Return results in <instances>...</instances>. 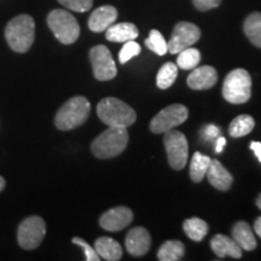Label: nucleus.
I'll return each instance as SVG.
<instances>
[{
  "instance_id": "f257e3e1",
  "label": "nucleus",
  "mask_w": 261,
  "mask_h": 261,
  "mask_svg": "<svg viewBox=\"0 0 261 261\" xmlns=\"http://www.w3.org/2000/svg\"><path fill=\"white\" fill-rule=\"evenodd\" d=\"M5 38L12 51L24 54L35 39V22L32 16L18 15L6 24Z\"/></svg>"
},
{
  "instance_id": "f03ea898",
  "label": "nucleus",
  "mask_w": 261,
  "mask_h": 261,
  "mask_svg": "<svg viewBox=\"0 0 261 261\" xmlns=\"http://www.w3.org/2000/svg\"><path fill=\"white\" fill-rule=\"evenodd\" d=\"M97 115L108 127L128 128L135 123L137 114L132 107L114 97H107L97 106Z\"/></svg>"
},
{
  "instance_id": "7ed1b4c3",
  "label": "nucleus",
  "mask_w": 261,
  "mask_h": 261,
  "mask_svg": "<svg viewBox=\"0 0 261 261\" xmlns=\"http://www.w3.org/2000/svg\"><path fill=\"white\" fill-rule=\"evenodd\" d=\"M128 144V132L123 127H108L92 142L91 150L98 159H113L122 154Z\"/></svg>"
},
{
  "instance_id": "20e7f679",
  "label": "nucleus",
  "mask_w": 261,
  "mask_h": 261,
  "mask_svg": "<svg viewBox=\"0 0 261 261\" xmlns=\"http://www.w3.org/2000/svg\"><path fill=\"white\" fill-rule=\"evenodd\" d=\"M91 112V104L87 98L76 96L65 102L55 117V125L61 130H71L84 125Z\"/></svg>"
},
{
  "instance_id": "39448f33",
  "label": "nucleus",
  "mask_w": 261,
  "mask_h": 261,
  "mask_svg": "<svg viewBox=\"0 0 261 261\" xmlns=\"http://www.w3.org/2000/svg\"><path fill=\"white\" fill-rule=\"evenodd\" d=\"M252 96V77L244 69H234L227 74L223 84V97L232 104L247 103Z\"/></svg>"
},
{
  "instance_id": "423d86ee",
  "label": "nucleus",
  "mask_w": 261,
  "mask_h": 261,
  "mask_svg": "<svg viewBox=\"0 0 261 261\" xmlns=\"http://www.w3.org/2000/svg\"><path fill=\"white\" fill-rule=\"evenodd\" d=\"M47 24L58 41L64 45L74 44L80 35V25L76 18L65 10H52L47 16Z\"/></svg>"
},
{
  "instance_id": "0eeeda50",
  "label": "nucleus",
  "mask_w": 261,
  "mask_h": 261,
  "mask_svg": "<svg viewBox=\"0 0 261 261\" xmlns=\"http://www.w3.org/2000/svg\"><path fill=\"white\" fill-rule=\"evenodd\" d=\"M46 234V224L40 217H28L19 224L17 230V242L25 250L35 249L40 246Z\"/></svg>"
},
{
  "instance_id": "6e6552de",
  "label": "nucleus",
  "mask_w": 261,
  "mask_h": 261,
  "mask_svg": "<svg viewBox=\"0 0 261 261\" xmlns=\"http://www.w3.org/2000/svg\"><path fill=\"white\" fill-rule=\"evenodd\" d=\"M168 162L173 169L180 171L187 166L189 156V144L187 137L179 130H167L163 137Z\"/></svg>"
},
{
  "instance_id": "1a4fd4ad",
  "label": "nucleus",
  "mask_w": 261,
  "mask_h": 261,
  "mask_svg": "<svg viewBox=\"0 0 261 261\" xmlns=\"http://www.w3.org/2000/svg\"><path fill=\"white\" fill-rule=\"evenodd\" d=\"M189 117L188 108L182 104H172L165 109H162L158 115L150 122L151 132L160 135L167 130L174 129L181 123H184Z\"/></svg>"
},
{
  "instance_id": "9d476101",
  "label": "nucleus",
  "mask_w": 261,
  "mask_h": 261,
  "mask_svg": "<svg viewBox=\"0 0 261 261\" xmlns=\"http://www.w3.org/2000/svg\"><path fill=\"white\" fill-rule=\"evenodd\" d=\"M90 61L93 75L99 81H109L116 76L117 69L112 52L104 45H97L91 48Z\"/></svg>"
},
{
  "instance_id": "9b49d317",
  "label": "nucleus",
  "mask_w": 261,
  "mask_h": 261,
  "mask_svg": "<svg viewBox=\"0 0 261 261\" xmlns=\"http://www.w3.org/2000/svg\"><path fill=\"white\" fill-rule=\"evenodd\" d=\"M201 38V31L197 25L190 22H179L173 29L172 37L167 42L168 52L177 55L185 48L191 47Z\"/></svg>"
},
{
  "instance_id": "f8f14e48",
  "label": "nucleus",
  "mask_w": 261,
  "mask_h": 261,
  "mask_svg": "<svg viewBox=\"0 0 261 261\" xmlns=\"http://www.w3.org/2000/svg\"><path fill=\"white\" fill-rule=\"evenodd\" d=\"M133 220V212L128 207H115L99 218V225L104 230L116 232L128 226Z\"/></svg>"
},
{
  "instance_id": "ddd939ff",
  "label": "nucleus",
  "mask_w": 261,
  "mask_h": 261,
  "mask_svg": "<svg viewBox=\"0 0 261 261\" xmlns=\"http://www.w3.org/2000/svg\"><path fill=\"white\" fill-rule=\"evenodd\" d=\"M126 249L130 255L133 256H143L148 253L151 246V236L149 231L142 226L133 227L132 230L127 233Z\"/></svg>"
},
{
  "instance_id": "4468645a",
  "label": "nucleus",
  "mask_w": 261,
  "mask_h": 261,
  "mask_svg": "<svg viewBox=\"0 0 261 261\" xmlns=\"http://www.w3.org/2000/svg\"><path fill=\"white\" fill-rule=\"evenodd\" d=\"M218 81V73L211 65H202L192 69L188 77V85L192 90H208L213 87Z\"/></svg>"
},
{
  "instance_id": "2eb2a0df",
  "label": "nucleus",
  "mask_w": 261,
  "mask_h": 261,
  "mask_svg": "<svg viewBox=\"0 0 261 261\" xmlns=\"http://www.w3.org/2000/svg\"><path fill=\"white\" fill-rule=\"evenodd\" d=\"M117 10L112 5H103L94 10L89 18V28L94 33L106 32L110 25L115 23Z\"/></svg>"
},
{
  "instance_id": "dca6fc26",
  "label": "nucleus",
  "mask_w": 261,
  "mask_h": 261,
  "mask_svg": "<svg viewBox=\"0 0 261 261\" xmlns=\"http://www.w3.org/2000/svg\"><path fill=\"white\" fill-rule=\"evenodd\" d=\"M205 174L212 187L220 191H227L232 185L233 177L218 160H211L210 167Z\"/></svg>"
},
{
  "instance_id": "f3484780",
  "label": "nucleus",
  "mask_w": 261,
  "mask_h": 261,
  "mask_svg": "<svg viewBox=\"0 0 261 261\" xmlns=\"http://www.w3.org/2000/svg\"><path fill=\"white\" fill-rule=\"evenodd\" d=\"M211 247L215 255L219 257L231 256L234 259H241L242 256V248L234 242L233 238L225 236V234H217L212 238Z\"/></svg>"
},
{
  "instance_id": "a211bd4d",
  "label": "nucleus",
  "mask_w": 261,
  "mask_h": 261,
  "mask_svg": "<svg viewBox=\"0 0 261 261\" xmlns=\"http://www.w3.org/2000/svg\"><path fill=\"white\" fill-rule=\"evenodd\" d=\"M139 32L136 24L129 22L112 24L106 31L107 40L112 42H126L138 38Z\"/></svg>"
},
{
  "instance_id": "6ab92c4d",
  "label": "nucleus",
  "mask_w": 261,
  "mask_h": 261,
  "mask_svg": "<svg viewBox=\"0 0 261 261\" xmlns=\"http://www.w3.org/2000/svg\"><path fill=\"white\" fill-rule=\"evenodd\" d=\"M94 249L100 259L107 261H117L122 257V248L119 242L110 237H99L94 242Z\"/></svg>"
},
{
  "instance_id": "aec40b11",
  "label": "nucleus",
  "mask_w": 261,
  "mask_h": 261,
  "mask_svg": "<svg viewBox=\"0 0 261 261\" xmlns=\"http://www.w3.org/2000/svg\"><path fill=\"white\" fill-rule=\"evenodd\" d=\"M232 238L238 246L244 250H248V252L256 248V240L254 237L252 227L246 221H238L233 225Z\"/></svg>"
},
{
  "instance_id": "412c9836",
  "label": "nucleus",
  "mask_w": 261,
  "mask_h": 261,
  "mask_svg": "<svg viewBox=\"0 0 261 261\" xmlns=\"http://www.w3.org/2000/svg\"><path fill=\"white\" fill-rule=\"evenodd\" d=\"M185 254V247L180 241H167L160 247L158 259L160 261H179Z\"/></svg>"
},
{
  "instance_id": "4be33fe9",
  "label": "nucleus",
  "mask_w": 261,
  "mask_h": 261,
  "mask_svg": "<svg viewBox=\"0 0 261 261\" xmlns=\"http://www.w3.org/2000/svg\"><path fill=\"white\" fill-rule=\"evenodd\" d=\"M244 33L252 44L261 48V14L253 12L244 21Z\"/></svg>"
},
{
  "instance_id": "5701e85b",
  "label": "nucleus",
  "mask_w": 261,
  "mask_h": 261,
  "mask_svg": "<svg viewBox=\"0 0 261 261\" xmlns=\"http://www.w3.org/2000/svg\"><path fill=\"white\" fill-rule=\"evenodd\" d=\"M182 228L190 240L195 241V242H201L207 236L210 227H208V224L200 218H190V219L184 221Z\"/></svg>"
},
{
  "instance_id": "b1692460",
  "label": "nucleus",
  "mask_w": 261,
  "mask_h": 261,
  "mask_svg": "<svg viewBox=\"0 0 261 261\" xmlns=\"http://www.w3.org/2000/svg\"><path fill=\"white\" fill-rule=\"evenodd\" d=\"M254 126H255V121L250 115H240L231 121L230 127H228V133L233 138H241L249 135L252 132Z\"/></svg>"
},
{
  "instance_id": "393cba45",
  "label": "nucleus",
  "mask_w": 261,
  "mask_h": 261,
  "mask_svg": "<svg viewBox=\"0 0 261 261\" xmlns=\"http://www.w3.org/2000/svg\"><path fill=\"white\" fill-rule=\"evenodd\" d=\"M211 158L201 152H195L190 162V177L194 182H200L205 177V173L210 167Z\"/></svg>"
},
{
  "instance_id": "a878e982",
  "label": "nucleus",
  "mask_w": 261,
  "mask_h": 261,
  "mask_svg": "<svg viewBox=\"0 0 261 261\" xmlns=\"http://www.w3.org/2000/svg\"><path fill=\"white\" fill-rule=\"evenodd\" d=\"M178 76V65L172 62H167L160 68L158 75H156V85L159 89L167 90L174 84Z\"/></svg>"
},
{
  "instance_id": "bb28decb",
  "label": "nucleus",
  "mask_w": 261,
  "mask_h": 261,
  "mask_svg": "<svg viewBox=\"0 0 261 261\" xmlns=\"http://www.w3.org/2000/svg\"><path fill=\"white\" fill-rule=\"evenodd\" d=\"M201 61V52L197 48L188 47L178 54L177 65L180 69L192 70Z\"/></svg>"
},
{
  "instance_id": "cd10ccee",
  "label": "nucleus",
  "mask_w": 261,
  "mask_h": 261,
  "mask_svg": "<svg viewBox=\"0 0 261 261\" xmlns=\"http://www.w3.org/2000/svg\"><path fill=\"white\" fill-rule=\"evenodd\" d=\"M145 45L149 50L158 54L159 56H163V55L167 54L168 51L167 41L163 38L161 33L156 31V29H152V31L150 32L148 39L145 40Z\"/></svg>"
},
{
  "instance_id": "c85d7f7f",
  "label": "nucleus",
  "mask_w": 261,
  "mask_h": 261,
  "mask_svg": "<svg viewBox=\"0 0 261 261\" xmlns=\"http://www.w3.org/2000/svg\"><path fill=\"white\" fill-rule=\"evenodd\" d=\"M140 51H142V47H140V45L138 42H136L135 40H129V41H126L125 45H123L121 51H120L119 54V61L120 63L125 64L127 62L132 60L133 57L138 56L140 54Z\"/></svg>"
},
{
  "instance_id": "c756f323",
  "label": "nucleus",
  "mask_w": 261,
  "mask_h": 261,
  "mask_svg": "<svg viewBox=\"0 0 261 261\" xmlns=\"http://www.w3.org/2000/svg\"><path fill=\"white\" fill-rule=\"evenodd\" d=\"M64 8L76 12H86L92 8L93 0H58Z\"/></svg>"
},
{
  "instance_id": "7c9ffc66",
  "label": "nucleus",
  "mask_w": 261,
  "mask_h": 261,
  "mask_svg": "<svg viewBox=\"0 0 261 261\" xmlns=\"http://www.w3.org/2000/svg\"><path fill=\"white\" fill-rule=\"evenodd\" d=\"M73 243L77 244V246H79L81 249L84 250L85 257H86L87 261H99L100 260V256L98 255L96 249H94L93 247H91L90 244L86 242V241L83 240V238L74 237L73 238Z\"/></svg>"
},
{
  "instance_id": "2f4dec72",
  "label": "nucleus",
  "mask_w": 261,
  "mask_h": 261,
  "mask_svg": "<svg viewBox=\"0 0 261 261\" xmlns=\"http://www.w3.org/2000/svg\"><path fill=\"white\" fill-rule=\"evenodd\" d=\"M195 8L200 11H208V10L218 8L221 4V0H192Z\"/></svg>"
},
{
  "instance_id": "473e14b6",
  "label": "nucleus",
  "mask_w": 261,
  "mask_h": 261,
  "mask_svg": "<svg viewBox=\"0 0 261 261\" xmlns=\"http://www.w3.org/2000/svg\"><path fill=\"white\" fill-rule=\"evenodd\" d=\"M219 133H220L219 127L214 125H208L203 130V135L207 139H215L218 136H219Z\"/></svg>"
},
{
  "instance_id": "72a5a7b5",
  "label": "nucleus",
  "mask_w": 261,
  "mask_h": 261,
  "mask_svg": "<svg viewBox=\"0 0 261 261\" xmlns=\"http://www.w3.org/2000/svg\"><path fill=\"white\" fill-rule=\"evenodd\" d=\"M250 149L253 150V152L261 162V142H252L250 143Z\"/></svg>"
},
{
  "instance_id": "f704fd0d",
  "label": "nucleus",
  "mask_w": 261,
  "mask_h": 261,
  "mask_svg": "<svg viewBox=\"0 0 261 261\" xmlns=\"http://www.w3.org/2000/svg\"><path fill=\"white\" fill-rule=\"evenodd\" d=\"M225 145H226V139L223 138V137H219V138L217 139V143H215V152H217V154H220V152L223 151Z\"/></svg>"
},
{
  "instance_id": "c9c22d12",
  "label": "nucleus",
  "mask_w": 261,
  "mask_h": 261,
  "mask_svg": "<svg viewBox=\"0 0 261 261\" xmlns=\"http://www.w3.org/2000/svg\"><path fill=\"white\" fill-rule=\"evenodd\" d=\"M254 231H255L257 236L261 237V217L257 218L255 223H254Z\"/></svg>"
},
{
  "instance_id": "e433bc0d",
  "label": "nucleus",
  "mask_w": 261,
  "mask_h": 261,
  "mask_svg": "<svg viewBox=\"0 0 261 261\" xmlns=\"http://www.w3.org/2000/svg\"><path fill=\"white\" fill-rule=\"evenodd\" d=\"M4 188H5V180H4V178L0 177V191L4 190Z\"/></svg>"
},
{
  "instance_id": "4c0bfd02",
  "label": "nucleus",
  "mask_w": 261,
  "mask_h": 261,
  "mask_svg": "<svg viewBox=\"0 0 261 261\" xmlns=\"http://www.w3.org/2000/svg\"><path fill=\"white\" fill-rule=\"evenodd\" d=\"M256 205L261 210V194L259 195V197L256 198Z\"/></svg>"
}]
</instances>
